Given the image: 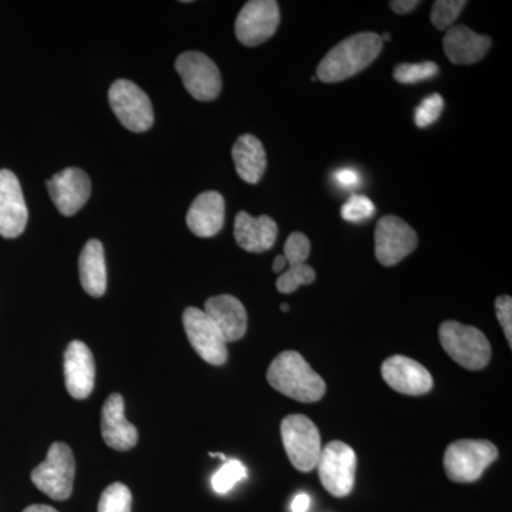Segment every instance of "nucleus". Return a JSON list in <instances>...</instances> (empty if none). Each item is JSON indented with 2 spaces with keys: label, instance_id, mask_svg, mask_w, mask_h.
<instances>
[{
  "label": "nucleus",
  "instance_id": "f257e3e1",
  "mask_svg": "<svg viewBox=\"0 0 512 512\" xmlns=\"http://www.w3.org/2000/svg\"><path fill=\"white\" fill-rule=\"evenodd\" d=\"M383 50V40L373 32L357 33L342 40L323 57L316 79L323 83H339L367 69Z\"/></svg>",
  "mask_w": 512,
  "mask_h": 512
},
{
  "label": "nucleus",
  "instance_id": "f03ea898",
  "mask_svg": "<svg viewBox=\"0 0 512 512\" xmlns=\"http://www.w3.org/2000/svg\"><path fill=\"white\" fill-rule=\"evenodd\" d=\"M266 379L276 392L296 402H319L326 393L325 380L295 350L276 356L266 372Z\"/></svg>",
  "mask_w": 512,
  "mask_h": 512
},
{
  "label": "nucleus",
  "instance_id": "7ed1b4c3",
  "mask_svg": "<svg viewBox=\"0 0 512 512\" xmlns=\"http://www.w3.org/2000/svg\"><path fill=\"white\" fill-rule=\"evenodd\" d=\"M441 346L448 356L464 369H484L491 360V345L487 336L474 326L447 320L439 329Z\"/></svg>",
  "mask_w": 512,
  "mask_h": 512
},
{
  "label": "nucleus",
  "instance_id": "20e7f679",
  "mask_svg": "<svg viewBox=\"0 0 512 512\" xmlns=\"http://www.w3.org/2000/svg\"><path fill=\"white\" fill-rule=\"evenodd\" d=\"M497 458L498 448L491 441L457 440L447 447L444 470L454 483H474Z\"/></svg>",
  "mask_w": 512,
  "mask_h": 512
},
{
  "label": "nucleus",
  "instance_id": "39448f33",
  "mask_svg": "<svg viewBox=\"0 0 512 512\" xmlns=\"http://www.w3.org/2000/svg\"><path fill=\"white\" fill-rule=\"evenodd\" d=\"M282 443L296 470L309 473L318 466L322 439L316 424L303 414H291L282 420Z\"/></svg>",
  "mask_w": 512,
  "mask_h": 512
},
{
  "label": "nucleus",
  "instance_id": "423d86ee",
  "mask_svg": "<svg viewBox=\"0 0 512 512\" xmlns=\"http://www.w3.org/2000/svg\"><path fill=\"white\" fill-rule=\"evenodd\" d=\"M74 471L76 463L72 448L64 443H53L46 460L33 470L32 481L37 490L52 500L64 501L73 493Z\"/></svg>",
  "mask_w": 512,
  "mask_h": 512
},
{
  "label": "nucleus",
  "instance_id": "0eeeda50",
  "mask_svg": "<svg viewBox=\"0 0 512 512\" xmlns=\"http://www.w3.org/2000/svg\"><path fill=\"white\" fill-rule=\"evenodd\" d=\"M357 457L343 441H330L322 448L318 460L320 483L333 497H348L355 487Z\"/></svg>",
  "mask_w": 512,
  "mask_h": 512
},
{
  "label": "nucleus",
  "instance_id": "6e6552de",
  "mask_svg": "<svg viewBox=\"0 0 512 512\" xmlns=\"http://www.w3.org/2000/svg\"><path fill=\"white\" fill-rule=\"evenodd\" d=\"M109 103L111 110L127 130L144 133L153 127V104L136 83L121 79L111 84Z\"/></svg>",
  "mask_w": 512,
  "mask_h": 512
},
{
  "label": "nucleus",
  "instance_id": "1a4fd4ad",
  "mask_svg": "<svg viewBox=\"0 0 512 512\" xmlns=\"http://www.w3.org/2000/svg\"><path fill=\"white\" fill-rule=\"evenodd\" d=\"M175 70L180 74L187 92L195 100L212 101L220 96L221 73L217 64L201 52H185L175 60Z\"/></svg>",
  "mask_w": 512,
  "mask_h": 512
},
{
  "label": "nucleus",
  "instance_id": "9d476101",
  "mask_svg": "<svg viewBox=\"0 0 512 512\" xmlns=\"http://www.w3.org/2000/svg\"><path fill=\"white\" fill-rule=\"evenodd\" d=\"M281 23V10L275 0H251L245 3L235 22V33L244 46L262 45L275 35Z\"/></svg>",
  "mask_w": 512,
  "mask_h": 512
},
{
  "label": "nucleus",
  "instance_id": "9b49d317",
  "mask_svg": "<svg viewBox=\"0 0 512 512\" xmlns=\"http://www.w3.org/2000/svg\"><path fill=\"white\" fill-rule=\"evenodd\" d=\"M416 231L402 218L386 215L377 222L375 231V254L383 266L402 262L417 248Z\"/></svg>",
  "mask_w": 512,
  "mask_h": 512
},
{
  "label": "nucleus",
  "instance_id": "f8f14e48",
  "mask_svg": "<svg viewBox=\"0 0 512 512\" xmlns=\"http://www.w3.org/2000/svg\"><path fill=\"white\" fill-rule=\"evenodd\" d=\"M183 322L188 340L202 360L212 366H222L227 362V342L207 313L198 308H187Z\"/></svg>",
  "mask_w": 512,
  "mask_h": 512
},
{
  "label": "nucleus",
  "instance_id": "ddd939ff",
  "mask_svg": "<svg viewBox=\"0 0 512 512\" xmlns=\"http://www.w3.org/2000/svg\"><path fill=\"white\" fill-rule=\"evenodd\" d=\"M47 191L57 210L64 217H72L82 210L92 194L89 175L76 167L64 168L46 183Z\"/></svg>",
  "mask_w": 512,
  "mask_h": 512
},
{
  "label": "nucleus",
  "instance_id": "4468645a",
  "mask_svg": "<svg viewBox=\"0 0 512 512\" xmlns=\"http://www.w3.org/2000/svg\"><path fill=\"white\" fill-rule=\"evenodd\" d=\"M29 212L18 177L0 170V235L18 238L28 225Z\"/></svg>",
  "mask_w": 512,
  "mask_h": 512
},
{
  "label": "nucleus",
  "instance_id": "2eb2a0df",
  "mask_svg": "<svg viewBox=\"0 0 512 512\" xmlns=\"http://www.w3.org/2000/svg\"><path fill=\"white\" fill-rule=\"evenodd\" d=\"M382 377L396 392L406 396H421L433 389V376L429 370L410 357L396 355L384 360Z\"/></svg>",
  "mask_w": 512,
  "mask_h": 512
},
{
  "label": "nucleus",
  "instance_id": "dca6fc26",
  "mask_svg": "<svg viewBox=\"0 0 512 512\" xmlns=\"http://www.w3.org/2000/svg\"><path fill=\"white\" fill-rule=\"evenodd\" d=\"M64 379L67 392L74 399H87L94 389L96 365L86 343L74 340L64 353Z\"/></svg>",
  "mask_w": 512,
  "mask_h": 512
},
{
  "label": "nucleus",
  "instance_id": "f3484780",
  "mask_svg": "<svg viewBox=\"0 0 512 512\" xmlns=\"http://www.w3.org/2000/svg\"><path fill=\"white\" fill-rule=\"evenodd\" d=\"M205 313L220 330L225 342L244 338L248 329L247 309L232 295L212 296L205 302Z\"/></svg>",
  "mask_w": 512,
  "mask_h": 512
},
{
  "label": "nucleus",
  "instance_id": "a211bd4d",
  "mask_svg": "<svg viewBox=\"0 0 512 512\" xmlns=\"http://www.w3.org/2000/svg\"><path fill=\"white\" fill-rule=\"evenodd\" d=\"M101 434L104 443L114 450L127 451L136 446L138 431L124 414V399L119 393L111 394L101 412Z\"/></svg>",
  "mask_w": 512,
  "mask_h": 512
},
{
  "label": "nucleus",
  "instance_id": "6ab92c4d",
  "mask_svg": "<svg viewBox=\"0 0 512 512\" xmlns=\"http://www.w3.org/2000/svg\"><path fill=\"white\" fill-rule=\"evenodd\" d=\"M225 200L217 191H205L192 202L187 225L200 238L215 237L224 227Z\"/></svg>",
  "mask_w": 512,
  "mask_h": 512
},
{
  "label": "nucleus",
  "instance_id": "aec40b11",
  "mask_svg": "<svg viewBox=\"0 0 512 512\" xmlns=\"http://www.w3.org/2000/svg\"><path fill=\"white\" fill-rule=\"evenodd\" d=\"M235 241L244 251L262 254L274 247L278 238V225L268 215L252 217L241 211L235 218Z\"/></svg>",
  "mask_w": 512,
  "mask_h": 512
},
{
  "label": "nucleus",
  "instance_id": "412c9836",
  "mask_svg": "<svg viewBox=\"0 0 512 512\" xmlns=\"http://www.w3.org/2000/svg\"><path fill=\"white\" fill-rule=\"evenodd\" d=\"M444 52L451 63L474 64L487 56L491 37L478 35L467 26H451L444 36Z\"/></svg>",
  "mask_w": 512,
  "mask_h": 512
},
{
  "label": "nucleus",
  "instance_id": "4be33fe9",
  "mask_svg": "<svg viewBox=\"0 0 512 512\" xmlns=\"http://www.w3.org/2000/svg\"><path fill=\"white\" fill-rule=\"evenodd\" d=\"M232 160L239 178L248 184H258L266 170V153L259 138L244 134L232 147Z\"/></svg>",
  "mask_w": 512,
  "mask_h": 512
},
{
  "label": "nucleus",
  "instance_id": "5701e85b",
  "mask_svg": "<svg viewBox=\"0 0 512 512\" xmlns=\"http://www.w3.org/2000/svg\"><path fill=\"white\" fill-rule=\"evenodd\" d=\"M80 284L93 298H100L107 289L106 256L99 239H90L84 245L79 261Z\"/></svg>",
  "mask_w": 512,
  "mask_h": 512
},
{
  "label": "nucleus",
  "instance_id": "b1692460",
  "mask_svg": "<svg viewBox=\"0 0 512 512\" xmlns=\"http://www.w3.org/2000/svg\"><path fill=\"white\" fill-rule=\"evenodd\" d=\"M439 72V66L434 62L402 63L394 67L393 77L402 84H417L433 79Z\"/></svg>",
  "mask_w": 512,
  "mask_h": 512
},
{
  "label": "nucleus",
  "instance_id": "393cba45",
  "mask_svg": "<svg viewBox=\"0 0 512 512\" xmlns=\"http://www.w3.org/2000/svg\"><path fill=\"white\" fill-rule=\"evenodd\" d=\"M247 467L238 460H227L224 466L214 474L211 484L215 493L227 494L239 483L247 478Z\"/></svg>",
  "mask_w": 512,
  "mask_h": 512
},
{
  "label": "nucleus",
  "instance_id": "a878e982",
  "mask_svg": "<svg viewBox=\"0 0 512 512\" xmlns=\"http://www.w3.org/2000/svg\"><path fill=\"white\" fill-rule=\"evenodd\" d=\"M131 491L127 485L114 483L101 494L99 512H131Z\"/></svg>",
  "mask_w": 512,
  "mask_h": 512
},
{
  "label": "nucleus",
  "instance_id": "bb28decb",
  "mask_svg": "<svg viewBox=\"0 0 512 512\" xmlns=\"http://www.w3.org/2000/svg\"><path fill=\"white\" fill-rule=\"evenodd\" d=\"M315 279L316 274L312 266L306 264L289 266L284 274L279 276L278 281H276V289L288 295V293L295 292L299 286L313 284Z\"/></svg>",
  "mask_w": 512,
  "mask_h": 512
},
{
  "label": "nucleus",
  "instance_id": "cd10ccee",
  "mask_svg": "<svg viewBox=\"0 0 512 512\" xmlns=\"http://www.w3.org/2000/svg\"><path fill=\"white\" fill-rule=\"evenodd\" d=\"M466 5L464 0H437L431 9V22L439 30L450 29Z\"/></svg>",
  "mask_w": 512,
  "mask_h": 512
},
{
  "label": "nucleus",
  "instance_id": "c85d7f7f",
  "mask_svg": "<svg viewBox=\"0 0 512 512\" xmlns=\"http://www.w3.org/2000/svg\"><path fill=\"white\" fill-rule=\"evenodd\" d=\"M375 212L376 208L372 200L365 195L353 194L343 204L340 214H342L343 220L352 222V224H360V222L372 220Z\"/></svg>",
  "mask_w": 512,
  "mask_h": 512
},
{
  "label": "nucleus",
  "instance_id": "c756f323",
  "mask_svg": "<svg viewBox=\"0 0 512 512\" xmlns=\"http://www.w3.org/2000/svg\"><path fill=\"white\" fill-rule=\"evenodd\" d=\"M444 109V100L440 94H431L426 97L414 110V123L419 128L430 127L440 119Z\"/></svg>",
  "mask_w": 512,
  "mask_h": 512
},
{
  "label": "nucleus",
  "instance_id": "7c9ffc66",
  "mask_svg": "<svg viewBox=\"0 0 512 512\" xmlns=\"http://www.w3.org/2000/svg\"><path fill=\"white\" fill-rule=\"evenodd\" d=\"M311 254V242L302 232H293L286 239L284 247V256L288 266H298L305 264L306 259Z\"/></svg>",
  "mask_w": 512,
  "mask_h": 512
},
{
  "label": "nucleus",
  "instance_id": "2f4dec72",
  "mask_svg": "<svg viewBox=\"0 0 512 512\" xmlns=\"http://www.w3.org/2000/svg\"><path fill=\"white\" fill-rule=\"evenodd\" d=\"M495 312L498 322L503 326L505 338L510 348L512 346V299L511 296L503 295L495 299Z\"/></svg>",
  "mask_w": 512,
  "mask_h": 512
},
{
  "label": "nucleus",
  "instance_id": "473e14b6",
  "mask_svg": "<svg viewBox=\"0 0 512 512\" xmlns=\"http://www.w3.org/2000/svg\"><path fill=\"white\" fill-rule=\"evenodd\" d=\"M335 183L342 190H355L360 185V174L355 168L343 167L339 168L335 173Z\"/></svg>",
  "mask_w": 512,
  "mask_h": 512
},
{
  "label": "nucleus",
  "instance_id": "72a5a7b5",
  "mask_svg": "<svg viewBox=\"0 0 512 512\" xmlns=\"http://www.w3.org/2000/svg\"><path fill=\"white\" fill-rule=\"evenodd\" d=\"M419 5V0H394V2H390V8L397 15H406V13L412 12Z\"/></svg>",
  "mask_w": 512,
  "mask_h": 512
},
{
  "label": "nucleus",
  "instance_id": "f704fd0d",
  "mask_svg": "<svg viewBox=\"0 0 512 512\" xmlns=\"http://www.w3.org/2000/svg\"><path fill=\"white\" fill-rule=\"evenodd\" d=\"M309 505H311V498H309V495L299 494L293 498L291 510L292 512H306L309 510Z\"/></svg>",
  "mask_w": 512,
  "mask_h": 512
},
{
  "label": "nucleus",
  "instance_id": "c9c22d12",
  "mask_svg": "<svg viewBox=\"0 0 512 512\" xmlns=\"http://www.w3.org/2000/svg\"><path fill=\"white\" fill-rule=\"evenodd\" d=\"M288 266V262H286V258L284 255H278L275 258L274 265H272V269H274L275 274H281L284 269Z\"/></svg>",
  "mask_w": 512,
  "mask_h": 512
},
{
  "label": "nucleus",
  "instance_id": "e433bc0d",
  "mask_svg": "<svg viewBox=\"0 0 512 512\" xmlns=\"http://www.w3.org/2000/svg\"><path fill=\"white\" fill-rule=\"evenodd\" d=\"M23 512H59L56 511L55 508L49 507V505H30V507L26 508Z\"/></svg>",
  "mask_w": 512,
  "mask_h": 512
},
{
  "label": "nucleus",
  "instance_id": "4c0bfd02",
  "mask_svg": "<svg viewBox=\"0 0 512 512\" xmlns=\"http://www.w3.org/2000/svg\"><path fill=\"white\" fill-rule=\"evenodd\" d=\"M281 309H282V312H288L289 311V306L286 305V303H282Z\"/></svg>",
  "mask_w": 512,
  "mask_h": 512
},
{
  "label": "nucleus",
  "instance_id": "58836bf2",
  "mask_svg": "<svg viewBox=\"0 0 512 512\" xmlns=\"http://www.w3.org/2000/svg\"><path fill=\"white\" fill-rule=\"evenodd\" d=\"M380 37H382L383 42L384 40H390V33H384V35Z\"/></svg>",
  "mask_w": 512,
  "mask_h": 512
}]
</instances>
